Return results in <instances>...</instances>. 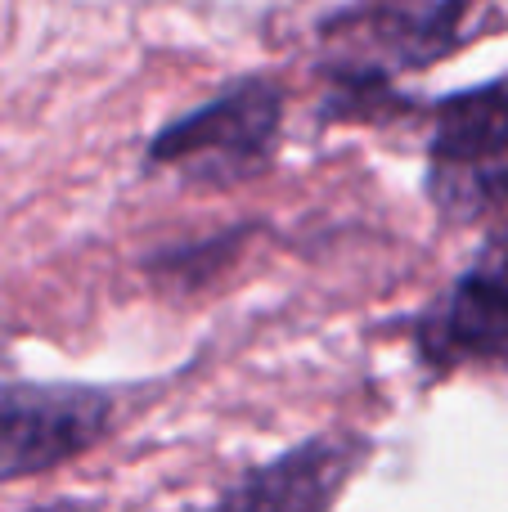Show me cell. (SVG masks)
I'll use <instances>...</instances> for the list:
<instances>
[{
	"instance_id": "1",
	"label": "cell",
	"mask_w": 508,
	"mask_h": 512,
	"mask_svg": "<svg viewBox=\"0 0 508 512\" xmlns=\"http://www.w3.org/2000/svg\"><path fill=\"white\" fill-rule=\"evenodd\" d=\"M495 27L491 0H351L320 23V122H392L396 77L428 72Z\"/></svg>"
},
{
	"instance_id": "2",
	"label": "cell",
	"mask_w": 508,
	"mask_h": 512,
	"mask_svg": "<svg viewBox=\"0 0 508 512\" xmlns=\"http://www.w3.org/2000/svg\"><path fill=\"white\" fill-rule=\"evenodd\" d=\"M396 117L428 126L423 189L441 221L477 225L508 212V72L437 99H396Z\"/></svg>"
},
{
	"instance_id": "3",
	"label": "cell",
	"mask_w": 508,
	"mask_h": 512,
	"mask_svg": "<svg viewBox=\"0 0 508 512\" xmlns=\"http://www.w3.org/2000/svg\"><path fill=\"white\" fill-rule=\"evenodd\" d=\"M288 90L275 77H234L221 95L171 117L149 144L144 167L176 171L185 185L230 189L261 176L284 140Z\"/></svg>"
},
{
	"instance_id": "4",
	"label": "cell",
	"mask_w": 508,
	"mask_h": 512,
	"mask_svg": "<svg viewBox=\"0 0 508 512\" xmlns=\"http://www.w3.org/2000/svg\"><path fill=\"white\" fill-rule=\"evenodd\" d=\"M410 346L428 373H508V221L495 225L455 283L410 319Z\"/></svg>"
},
{
	"instance_id": "5",
	"label": "cell",
	"mask_w": 508,
	"mask_h": 512,
	"mask_svg": "<svg viewBox=\"0 0 508 512\" xmlns=\"http://www.w3.org/2000/svg\"><path fill=\"white\" fill-rule=\"evenodd\" d=\"M122 391L90 382H0V481L54 472L117 423Z\"/></svg>"
},
{
	"instance_id": "6",
	"label": "cell",
	"mask_w": 508,
	"mask_h": 512,
	"mask_svg": "<svg viewBox=\"0 0 508 512\" xmlns=\"http://www.w3.org/2000/svg\"><path fill=\"white\" fill-rule=\"evenodd\" d=\"M374 441L351 432H324L284 450L266 468L243 472L216 495L225 508H333L347 495L351 477L369 463Z\"/></svg>"
}]
</instances>
